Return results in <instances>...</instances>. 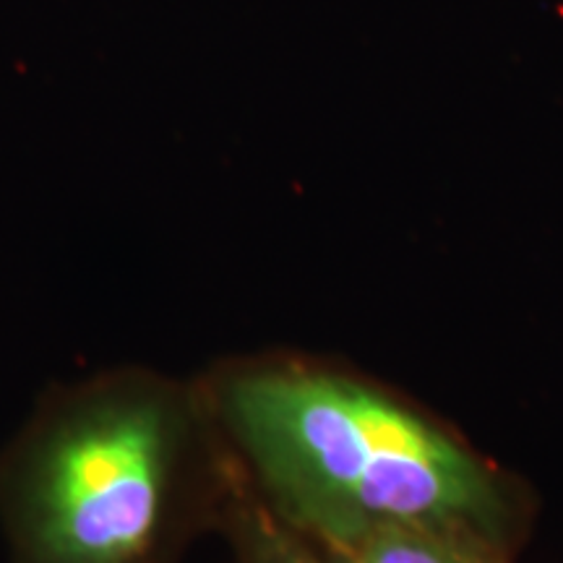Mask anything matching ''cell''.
<instances>
[{"label": "cell", "mask_w": 563, "mask_h": 563, "mask_svg": "<svg viewBox=\"0 0 563 563\" xmlns=\"http://www.w3.org/2000/svg\"><path fill=\"white\" fill-rule=\"evenodd\" d=\"M224 407L287 517L329 548L378 522L473 527L498 509L477 460L368 386L264 371L232 382Z\"/></svg>", "instance_id": "1"}, {"label": "cell", "mask_w": 563, "mask_h": 563, "mask_svg": "<svg viewBox=\"0 0 563 563\" xmlns=\"http://www.w3.org/2000/svg\"><path fill=\"white\" fill-rule=\"evenodd\" d=\"M180 405L165 389L110 386L47 422L11 490L13 563H167Z\"/></svg>", "instance_id": "2"}, {"label": "cell", "mask_w": 563, "mask_h": 563, "mask_svg": "<svg viewBox=\"0 0 563 563\" xmlns=\"http://www.w3.org/2000/svg\"><path fill=\"white\" fill-rule=\"evenodd\" d=\"M332 551L340 563H488L467 527L439 522H378Z\"/></svg>", "instance_id": "3"}, {"label": "cell", "mask_w": 563, "mask_h": 563, "mask_svg": "<svg viewBox=\"0 0 563 563\" xmlns=\"http://www.w3.org/2000/svg\"><path fill=\"white\" fill-rule=\"evenodd\" d=\"M241 548L245 563H340L311 551V545L274 522L266 514H249L241 522Z\"/></svg>", "instance_id": "4"}]
</instances>
